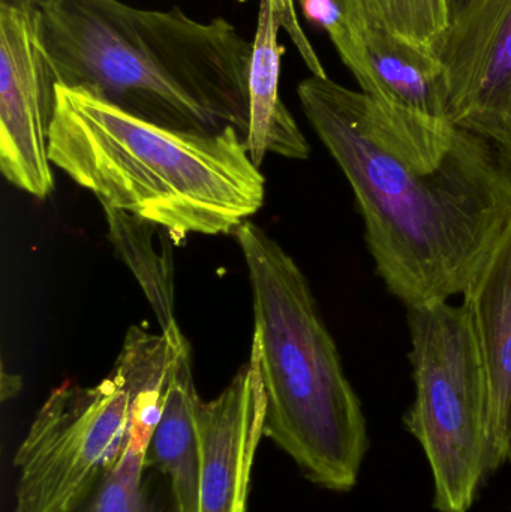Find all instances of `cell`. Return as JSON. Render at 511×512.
<instances>
[{"label":"cell","mask_w":511,"mask_h":512,"mask_svg":"<svg viewBox=\"0 0 511 512\" xmlns=\"http://www.w3.org/2000/svg\"><path fill=\"white\" fill-rule=\"evenodd\" d=\"M357 35L383 32L434 51L453 14L452 0H338Z\"/></svg>","instance_id":"9a60e30c"},{"label":"cell","mask_w":511,"mask_h":512,"mask_svg":"<svg viewBox=\"0 0 511 512\" xmlns=\"http://www.w3.org/2000/svg\"><path fill=\"white\" fill-rule=\"evenodd\" d=\"M297 2L300 3L303 15L311 23L318 24L321 29L326 30L339 57L356 78L362 92L384 102L383 89L380 81L375 77L362 38L357 35L356 30L345 17L338 0H297Z\"/></svg>","instance_id":"e0dca14e"},{"label":"cell","mask_w":511,"mask_h":512,"mask_svg":"<svg viewBox=\"0 0 511 512\" xmlns=\"http://www.w3.org/2000/svg\"><path fill=\"white\" fill-rule=\"evenodd\" d=\"M360 38L383 89V104L447 120L446 71L434 51L383 32H365Z\"/></svg>","instance_id":"4fadbf2b"},{"label":"cell","mask_w":511,"mask_h":512,"mask_svg":"<svg viewBox=\"0 0 511 512\" xmlns=\"http://www.w3.org/2000/svg\"><path fill=\"white\" fill-rule=\"evenodd\" d=\"M234 237L251 283V352L266 394V436L312 483L350 492L368 453V426L311 285L293 256L254 222Z\"/></svg>","instance_id":"277c9868"},{"label":"cell","mask_w":511,"mask_h":512,"mask_svg":"<svg viewBox=\"0 0 511 512\" xmlns=\"http://www.w3.org/2000/svg\"><path fill=\"white\" fill-rule=\"evenodd\" d=\"M38 15L0 5V170L12 186L42 200L54 189L50 132L57 81Z\"/></svg>","instance_id":"52a82bcc"},{"label":"cell","mask_w":511,"mask_h":512,"mask_svg":"<svg viewBox=\"0 0 511 512\" xmlns=\"http://www.w3.org/2000/svg\"><path fill=\"white\" fill-rule=\"evenodd\" d=\"M149 450L126 442L117 462L66 512H164L147 475Z\"/></svg>","instance_id":"2e32d148"},{"label":"cell","mask_w":511,"mask_h":512,"mask_svg":"<svg viewBox=\"0 0 511 512\" xmlns=\"http://www.w3.org/2000/svg\"><path fill=\"white\" fill-rule=\"evenodd\" d=\"M347 177L378 276L411 307L464 295L511 221V165L480 135L311 75L297 87Z\"/></svg>","instance_id":"6da1fadb"},{"label":"cell","mask_w":511,"mask_h":512,"mask_svg":"<svg viewBox=\"0 0 511 512\" xmlns=\"http://www.w3.org/2000/svg\"><path fill=\"white\" fill-rule=\"evenodd\" d=\"M51 0H0V5L15 6L26 11L41 12Z\"/></svg>","instance_id":"ac0fdd59"},{"label":"cell","mask_w":511,"mask_h":512,"mask_svg":"<svg viewBox=\"0 0 511 512\" xmlns=\"http://www.w3.org/2000/svg\"><path fill=\"white\" fill-rule=\"evenodd\" d=\"M434 53L446 71L447 120L511 165V0H462Z\"/></svg>","instance_id":"ba28073f"},{"label":"cell","mask_w":511,"mask_h":512,"mask_svg":"<svg viewBox=\"0 0 511 512\" xmlns=\"http://www.w3.org/2000/svg\"><path fill=\"white\" fill-rule=\"evenodd\" d=\"M14 512H23V511H21L20 508H18L17 505H15Z\"/></svg>","instance_id":"d6986e66"},{"label":"cell","mask_w":511,"mask_h":512,"mask_svg":"<svg viewBox=\"0 0 511 512\" xmlns=\"http://www.w3.org/2000/svg\"><path fill=\"white\" fill-rule=\"evenodd\" d=\"M285 29L303 62L315 77L327 78L326 69L300 26L294 0H260L257 32L249 63V155L261 167L267 155L305 161L311 146L279 93L281 57L279 30Z\"/></svg>","instance_id":"30bf717a"},{"label":"cell","mask_w":511,"mask_h":512,"mask_svg":"<svg viewBox=\"0 0 511 512\" xmlns=\"http://www.w3.org/2000/svg\"><path fill=\"white\" fill-rule=\"evenodd\" d=\"M108 239L140 283L161 331L177 327L174 316L173 237L165 228L122 210L102 207Z\"/></svg>","instance_id":"5bb4252c"},{"label":"cell","mask_w":511,"mask_h":512,"mask_svg":"<svg viewBox=\"0 0 511 512\" xmlns=\"http://www.w3.org/2000/svg\"><path fill=\"white\" fill-rule=\"evenodd\" d=\"M170 363V339L132 325L113 369L99 384L66 381L54 388L15 454V505L23 512L71 510L117 462L138 393L167 375Z\"/></svg>","instance_id":"5b68a950"},{"label":"cell","mask_w":511,"mask_h":512,"mask_svg":"<svg viewBox=\"0 0 511 512\" xmlns=\"http://www.w3.org/2000/svg\"><path fill=\"white\" fill-rule=\"evenodd\" d=\"M39 38L57 86L176 131L249 128L252 44L225 18L120 0H51Z\"/></svg>","instance_id":"7a4b0ae2"},{"label":"cell","mask_w":511,"mask_h":512,"mask_svg":"<svg viewBox=\"0 0 511 512\" xmlns=\"http://www.w3.org/2000/svg\"><path fill=\"white\" fill-rule=\"evenodd\" d=\"M50 161L102 207L189 234H233L263 207L266 179L237 128L176 131L56 86Z\"/></svg>","instance_id":"3957f363"},{"label":"cell","mask_w":511,"mask_h":512,"mask_svg":"<svg viewBox=\"0 0 511 512\" xmlns=\"http://www.w3.org/2000/svg\"><path fill=\"white\" fill-rule=\"evenodd\" d=\"M488 382V472L511 462V221L464 292Z\"/></svg>","instance_id":"8fae6325"},{"label":"cell","mask_w":511,"mask_h":512,"mask_svg":"<svg viewBox=\"0 0 511 512\" xmlns=\"http://www.w3.org/2000/svg\"><path fill=\"white\" fill-rule=\"evenodd\" d=\"M198 512H246L258 447L266 436V394L255 354L215 399L195 408Z\"/></svg>","instance_id":"9c48e42d"},{"label":"cell","mask_w":511,"mask_h":512,"mask_svg":"<svg viewBox=\"0 0 511 512\" xmlns=\"http://www.w3.org/2000/svg\"><path fill=\"white\" fill-rule=\"evenodd\" d=\"M164 334L171 342V363L161 420L150 442L149 462L167 478L174 510L198 512L200 444L195 408L200 396L192 372L191 343L179 325Z\"/></svg>","instance_id":"7c38bea8"},{"label":"cell","mask_w":511,"mask_h":512,"mask_svg":"<svg viewBox=\"0 0 511 512\" xmlns=\"http://www.w3.org/2000/svg\"><path fill=\"white\" fill-rule=\"evenodd\" d=\"M416 396L405 417L434 477V507L468 512L488 472L489 394L464 303L408 309Z\"/></svg>","instance_id":"8992f818"}]
</instances>
